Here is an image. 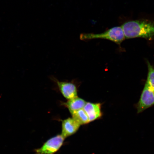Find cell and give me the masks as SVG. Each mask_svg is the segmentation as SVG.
Wrapping results in <instances>:
<instances>
[{"label":"cell","instance_id":"obj_6","mask_svg":"<svg viewBox=\"0 0 154 154\" xmlns=\"http://www.w3.org/2000/svg\"><path fill=\"white\" fill-rule=\"evenodd\" d=\"M80 125L71 118H67L62 121V135L65 138L75 134L79 128Z\"/></svg>","mask_w":154,"mask_h":154},{"label":"cell","instance_id":"obj_7","mask_svg":"<svg viewBox=\"0 0 154 154\" xmlns=\"http://www.w3.org/2000/svg\"><path fill=\"white\" fill-rule=\"evenodd\" d=\"M100 103H86L83 109L87 114L90 122L99 120L103 116Z\"/></svg>","mask_w":154,"mask_h":154},{"label":"cell","instance_id":"obj_4","mask_svg":"<svg viewBox=\"0 0 154 154\" xmlns=\"http://www.w3.org/2000/svg\"><path fill=\"white\" fill-rule=\"evenodd\" d=\"M154 105V90L147 81L137 106V113H141Z\"/></svg>","mask_w":154,"mask_h":154},{"label":"cell","instance_id":"obj_1","mask_svg":"<svg viewBox=\"0 0 154 154\" xmlns=\"http://www.w3.org/2000/svg\"><path fill=\"white\" fill-rule=\"evenodd\" d=\"M125 38H143L154 39V21L140 19L128 21L122 26Z\"/></svg>","mask_w":154,"mask_h":154},{"label":"cell","instance_id":"obj_5","mask_svg":"<svg viewBox=\"0 0 154 154\" xmlns=\"http://www.w3.org/2000/svg\"><path fill=\"white\" fill-rule=\"evenodd\" d=\"M60 91L66 99L69 100L78 97L76 87L71 82H57Z\"/></svg>","mask_w":154,"mask_h":154},{"label":"cell","instance_id":"obj_2","mask_svg":"<svg viewBox=\"0 0 154 154\" xmlns=\"http://www.w3.org/2000/svg\"><path fill=\"white\" fill-rule=\"evenodd\" d=\"M93 38L107 39L119 44H120L125 39L124 32L121 26L114 27L101 33L85 34L81 36V39L82 40Z\"/></svg>","mask_w":154,"mask_h":154},{"label":"cell","instance_id":"obj_3","mask_svg":"<svg viewBox=\"0 0 154 154\" xmlns=\"http://www.w3.org/2000/svg\"><path fill=\"white\" fill-rule=\"evenodd\" d=\"M65 138L58 134L50 138L39 149L35 150L36 154H54L63 145Z\"/></svg>","mask_w":154,"mask_h":154},{"label":"cell","instance_id":"obj_8","mask_svg":"<svg viewBox=\"0 0 154 154\" xmlns=\"http://www.w3.org/2000/svg\"><path fill=\"white\" fill-rule=\"evenodd\" d=\"M86 103L84 100L77 97L68 100L66 103H63V105L68 109L72 115L76 112L83 109Z\"/></svg>","mask_w":154,"mask_h":154},{"label":"cell","instance_id":"obj_10","mask_svg":"<svg viewBox=\"0 0 154 154\" xmlns=\"http://www.w3.org/2000/svg\"><path fill=\"white\" fill-rule=\"evenodd\" d=\"M148 74L147 81L154 90V68L147 61Z\"/></svg>","mask_w":154,"mask_h":154},{"label":"cell","instance_id":"obj_9","mask_svg":"<svg viewBox=\"0 0 154 154\" xmlns=\"http://www.w3.org/2000/svg\"><path fill=\"white\" fill-rule=\"evenodd\" d=\"M72 115V118L80 125L87 124L90 122L88 116L83 109L76 112Z\"/></svg>","mask_w":154,"mask_h":154}]
</instances>
